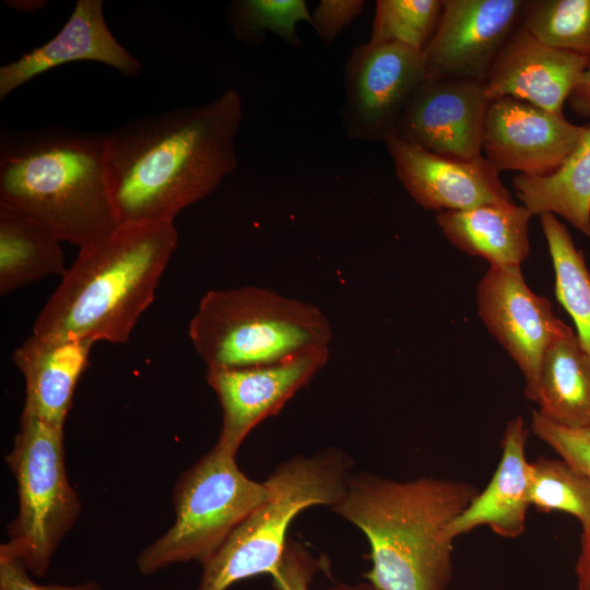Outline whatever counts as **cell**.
<instances>
[{"label":"cell","instance_id":"2","mask_svg":"<svg viewBox=\"0 0 590 590\" xmlns=\"http://www.w3.org/2000/svg\"><path fill=\"white\" fill-rule=\"evenodd\" d=\"M467 482L430 476L408 481L369 473L349 477L331 508L370 546L365 578L379 590H448L453 578L450 527L477 495Z\"/></svg>","mask_w":590,"mask_h":590},{"label":"cell","instance_id":"7","mask_svg":"<svg viewBox=\"0 0 590 590\" xmlns=\"http://www.w3.org/2000/svg\"><path fill=\"white\" fill-rule=\"evenodd\" d=\"M235 457L214 446L180 475L174 489L176 520L137 556L141 574L191 560L203 565L270 497L267 484L246 476Z\"/></svg>","mask_w":590,"mask_h":590},{"label":"cell","instance_id":"15","mask_svg":"<svg viewBox=\"0 0 590 590\" xmlns=\"http://www.w3.org/2000/svg\"><path fill=\"white\" fill-rule=\"evenodd\" d=\"M384 144L393 161L398 179L424 209L464 211L514 202L499 173L484 155L474 160L442 156L396 134Z\"/></svg>","mask_w":590,"mask_h":590},{"label":"cell","instance_id":"11","mask_svg":"<svg viewBox=\"0 0 590 590\" xmlns=\"http://www.w3.org/2000/svg\"><path fill=\"white\" fill-rule=\"evenodd\" d=\"M526 0H442L441 16L423 50L427 80L485 82Z\"/></svg>","mask_w":590,"mask_h":590},{"label":"cell","instance_id":"13","mask_svg":"<svg viewBox=\"0 0 590 590\" xmlns=\"http://www.w3.org/2000/svg\"><path fill=\"white\" fill-rule=\"evenodd\" d=\"M586 128L569 122L564 114L499 97L487 106L482 151L498 173L546 176L576 149Z\"/></svg>","mask_w":590,"mask_h":590},{"label":"cell","instance_id":"33","mask_svg":"<svg viewBox=\"0 0 590 590\" xmlns=\"http://www.w3.org/2000/svg\"><path fill=\"white\" fill-rule=\"evenodd\" d=\"M566 102L574 114L590 118V67L582 72Z\"/></svg>","mask_w":590,"mask_h":590},{"label":"cell","instance_id":"16","mask_svg":"<svg viewBox=\"0 0 590 590\" xmlns=\"http://www.w3.org/2000/svg\"><path fill=\"white\" fill-rule=\"evenodd\" d=\"M582 57L539 42L519 25L506 40L485 81L489 101L511 97L563 115L582 72Z\"/></svg>","mask_w":590,"mask_h":590},{"label":"cell","instance_id":"29","mask_svg":"<svg viewBox=\"0 0 590 590\" xmlns=\"http://www.w3.org/2000/svg\"><path fill=\"white\" fill-rule=\"evenodd\" d=\"M530 430L574 469L590 477V428L562 426L533 410Z\"/></svg>","mask_w":590,"mask_h":590},{"label":"cell","instance_id":"6","mask_svg":"<svg viewBox=\"0 0 590 590\" xmlns=\"http://www.w3.org/2000/svg\"><path fill=\"white\" fill-rule=\"evenodd\" d=\"M351 467L349 456L337 448L280 463L264 481L270 497L202 565L198 590H227L237 581L271 575L283 557L294 518L309 507H334L345 493Z\"/></svg>","mask_w":590,"mask_h":590},{"label":"cell","instance_id":"4","mask_svg":"<svg viewBox=\"0 0 590 590\" xmlns=\"http://www.w3.org/2000/svg\"><path fill=\"white\" fill-rule=\"evenodd\" d=\"M178 244L174 222L120 225L79 250L40 310L33 334L125 343L153 303Z\"/></svg>","mask_w":590,"mask_h":590},{"label":"cell","instance_id":"9","mask_svg":"<svg viewBox=\"0 0 590 590\" xmlns=\"http://www.w3.org/2000/svg\"><path fill=\"white\" fill-rule=\"evenodd\" d=\"M426 80L423 51L394 43L354 47L344 67L340 111L346 135L384 143Z\"/></svg>","mask_w":590,"mask_h":590},{"label":"cell","instance_id":"34","mask_svg":"<svg viewBox=\"0 0 590 590\" xmlns=\"http://www.w3.org/2000/svg\"><path fill=\"white\" fill-rule=\"evenodd\" d=\"M575 573L577 590H590V522L582 528L580 552Z\"/></svg>","mask_w":590,"mask_h":590},{"label":"cell","instance_id":"28","mask_svg":"<svg viewBox=\"0 0 590 590\" xmlns=\"http://www.w3.org/2000/svg\"><path fill=\"white\" fill-rule=\"evenodd\" d=\"M441 11L442 0H378L368 42L423 51L437 30Z\"/></svg>","mask_w":590,"mask_h":590},{"label":"cell","instance_id":"3","mask_svg":"<svg viewBox=\"0 0 590 590\" xmlns=\"http://www.w3.org/2000/svg\"><path fill=\"white\" fill-rule=\"evenodd\" d=\"M0 204L15 209L80 249L118 227L105 133L40 127L2 130Z\"/></svg>","mask_w":590,"mask_h":590},{"label":"cell","instance_id":"31","mask_svg":"<svg viewBox=\"0 0 590 590\" xmlns=\"http://www.w3.org/2000/svg\"><path fill=\"white\" fill-rule=\"evenodd\" d=\"M366 4L363 0H321L312 15V27L326 44L349 26Z\"/></svg>","mask_w":590,"mask_h":590},{"label":"cell","instance_id":"35","mask_svg":"<svg viewBox=\"0 0 590 590\" xmlns=\"http://www.w3.org/2000/svg\"><path fill=\"white\" fill-rule=\"evenodd\" d=\"M3 3L19 12H36L46 7V0H5Z\"/></svg>","mask_w":590,"mask_h":590},{"label":"cell","instance_id":"10","mask_svg":"<svg viewBox=\"0 0 590 590\" xmlns=\"http://www.w3.org/2000/svg\"><path fill=\"white\" fill-rule=\"evenodd\" d=\"M329 356V346H318L266 366L206 368V381L223 413L215 446L236 456L248 434L276 415L326 365Z\"/></svg>","mask_w":590,"mask_h":590},{"label":"cell","instance_id":"19","mask_svg":"<svg viewBox=\"0 0 590 590\" xmlns=\"http://www.w3.org/2000/svg\"><path fill=\"white\" fill-rule=\"evenodd\" d=\"M94 344L90 340H52L32 333L12 356L26 386L22 415L63 428Z\"/></svg>","mask_w":590,"mask_h":590},{"label":"cell","instance_id":"26","mask_svg":"<svg viewBox=\"0 0 590 590\" xmlns=\"http://www.w3.org/2000/svg\"><path fill=\"white\" fill-rule=\"evenodd\" d=\"M529 503L542 512L563 511L586 527L590 522V477L562 458L530 461Z\"/></svg>","mask_w":590,"mask_h":590},{"label":"cell","instance_id":"22","mask_svg":"<svg viewBox=\"0 0 590 590\" xmlns=\"http://www.w3.org/2000/svg\"><path fill=\"white\" fill-rule=\"evenodd\" d=\"M512 186L532 215L552 213L560 216L590 237V125L557 169L538 177L518 174Z\"/></svg>","mask_w":590,"mask_h":590},{"label":"cell","instance_id":"25","mask_svg":"<svg viewBox=\"0 0 590 590\" xmlns=\"http://www.w3.org/2000/svg\"><path fill=\"white\" fill-rule=\"evenodd\" d=\"M520 25L542 44L578 55L590 67V0H526Z\"/></svg>","mask_w":590,"mask_h":590},{"label":"cell","instance_id":"12","mask_svg":"<svg viewBox=\"0 0 590 590\" xmlns=\"http://www.w3.org/2000/svg\"><path fill=\"white\" fill-rule=\"evenodd\" d=\"M479 315L524 377V396L534 402L541 362L564 324L551 302L527 285L520 266L489 267L476 290Z\"/></svg>","mask_w":590,"mask_h":590},{"label":"cell","instance_id":"36","mask_svg":"<svg viewBox=\"0 0 590 590\" xmlns=\"http://www.w3.org/2000/svg\"><path fill=\"white\" fill-rule=\"evenodd\" d=\"M324 590H379L370 582L362 583H337L326 588Z\"/></svg>","mask_w":590,"mask_h":590},{"label":"cell","instance_id":"14","mask_svg":"<svg viewBox=\"0 0 590 590\" xmlns=\"http://www.w3.org/2000/svg\"><path fill=\"white\" fill-rule=\"evenodd\" d=\"M489 102L485 82L426 80L410 99L396 135L435 154L474 160L483 155Z\"/></svg>","mask_w":590,"mask_h":590},{"label":"cell","instance_id":"27","mask_svg":"<svg viewBox=\"0 0 590 590\" xmlns=\"http://www.w3.org/2000/svg\"><path fill=\"white\" fill-rule=\"evenodd\" d=\"M312 25L304 0H237L232 2L227 22L240 42L258 45L267 32L273 33L293 47H300L297 24Z\"/></svg>","mask_w":590,"mask_h":590},{"label":"cell","instance_id":"24","mask_svg":"<svg viewBox=\"0 0 590 590\" xmlns=\"http://www.w3.org/2000/svg\"><path fill=\"white\" fill-rule=\"evenodd\" d=\"M539 216L553 262L556 299L573 319L576 334L590 354V272L583 253L556 215Z\"/></svg>","mask_w":590,"mask_h":590},{"label":"cell","instance_id":"21","mask_svg":"<svg viewBox=\"0 0 590 590\" xmlns=\"http://www.w3.org/2000/svg\"><path fill=\"white\" fill-rule=\"evenodd\" d=\"M534 402L555 424L590 428V354L565 322L544 352Z\"/></svg>","mask_w":590,"mask_h":590},{"label":"cell","instance_id":"18","mask_svg":"<svg viewBox=\"0 0 590 590\" xmlns=\"http://www.w3.org/2000/svg\"><path fill=\"white\" fill-rule=\"evenodd\" d=\"M529 429L521 416L510 420L500 447L502 458L489 483L480 491L450 527L453 539L479 527L516 539L526 531L529 503V468L526 446Z\"/></svg>","mask_w":590,"mask_h":590},{"label":"cell","instance_id":"17","mask_svg":"<svg viewBox=\"0 0 590 590\" xmlns=\"http://www.w3.org/2000/svg\"><path fill=\"white\" fill-rule=\"evenodd\" d=\"M73 61L105 63L128 76H137L143 69L108 28L104 1L78 0L55 37L0 67V99L35 76Z\"/></svg>","mask_w":590,"mask_h":590},{"label":"cell","instance_id":"30","mask_svg":"<svg viewBox=\"0 0 590 590\" xmlns=\"http://www.w3.org/2000/svg\"><path fill=\"white\" fill-rule=\"evenodd\" d=\"M321 567L317 559L300 543L287 541L283 557L276 569L270 575L275 590H309V586Z\"/></svg>","mask_w":590,"mask_h":590},{"label":"cell","instance_id":"5","mask_svg":"<svg viewBox=\"0 0 590 590\" xmlns=\"http://www.w3.org/2000/svg\"><path fill=\"white\" fill-rule=\"evenodd\" d=\"M188 333L208 369L275 364L329 346L333 337L328 318L312 304L253 285L206 292Z\"/></svg>","mask_w":590,"mask_h":590},{"label":"cell","instance_id":"32","mask_svg":"<svg viewBox=\"0 0 590 590\" xmlns=\"http://www.w3.org/2000/svg\"><path fill=\"white\" fill-rule=\"evenodd\" d=\"M28 573L17 559H0V590H103L98 582L92 580L78 585H40Z\"/></svg>","mask_w":590,"mask_h":590},{"label":"cell","instance_id":"8","mask_svg":"<svg viewBox=\"0 0 590 590\" xmlns=\"http://www.w3.org/2000/svg\"><path fill=\"white\" fill-rule=\"evenodd\" d=\"M5 461L17 483L19 512L8 527L9 541L0 547V559H17L42 577L81 510L67 476L63 428L21 415Z\"/></svg>","mask_w":590,"mask_h":590},{"label":"cell","instance_id":"1","mask_svg":"<svg viewBox=\"0 0 590 590\" xmlns=\"http://www.w3.org/2000/svg\"><path fill=\"white\" fill-rule=\"evenodd\" d=\"M243 99L233 88L214 99L127 121L105 133L118 224L174 222L210 196L237 165Z\"/></svg>","mask_w":590,"mask_h":590},{"label":"cell","instance_id":"23","mask_svg":"<svg viewBox=\"0 0 590 590\" xmlns=\"http://www.w3.org/2000/svg\"><path fill=\"white\" fill-rule=\"evenodd\" d=\"M61 240L24 213L0 204V294L63 275Z\"/></svg>","mask_w":590,"mask_h":590},{"label":"cell","instance_id":"20","mask_svg":"<svg viewBox=\"0 0 590 590\" xmlns=\"http://www.w3.org/2000/svg\"><path fill=\"white\" fill-rule=\"evenodd\" d=\"M524 205L486 204L464 211H441L436 222L445 237L461 251L477 256L489 267L520 266L530 251Z\"/></svg>","mask_w":590,"mask_h":590}]
</instances>
